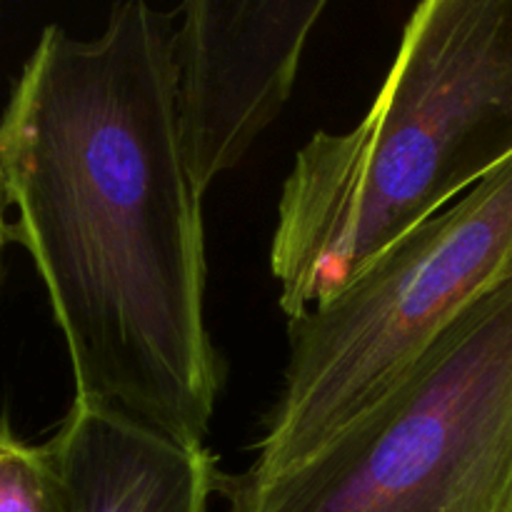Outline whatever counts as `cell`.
I'll return each instance as SVG.
<instances>
[{"instance_id": "obj_1", "label": "cell", "mask_w": 512, "mask_h": 512, "mask_svg": "<svg viewBox=\"0 0 512 512\" xmlns=\"http://www.w3.org/2000/svg\"><path fill=\"white\" fill-rule=\"evenodd\" d=\"M173 13L40 33L0 118L10 238L33 258L75 400L203 445L225 370L205 325L203 198L180 148Z\"/></svg>"}, {"instance_id": "obj_2", "label": "cell", "mask_w": 512, "mask_h": 512, "mask_svg": "<svg viewBox=\"0 0 512 512\" xmlns=\"http://www.w3.org/2000/svg\"><path fill=\"white\" fill-rule=\"evenodd\" d=\"M512 158V0H425L373 105L315 133L278 205L270 270L298 320Z\"/></svg>"}, {"instance_id": "obj_3", "label": "cell", "mask_w": 512, "mask_h": 512, "mask_svg": "<svg viewBox=\"0 0 512 512\" xmlns=\"http://www.w3.org/2000/svg\"><path fill=\"white\" fill-rule=\"evenodd\" d=\"M215 495L223 512H512V280L313 458L220 473Z\"/></svg>"}, {"instance_id": "obj_4", "label": "cell", "mask_w": 512, "mask_h": 512, "mask_svg": "<svg viewBox=\"0 0 512 512\" xmlns=\"http://www.w3.org/2000/svg\"><path fill=\"white\" fill-rule=\"evenodd\" d=\"M512 280V158L290 320L283 388L245 470L298 468L378 405L435 340Z\"/></svg>"}, {"instance_id": "obj_5", "label": "cell", "mask_w": 512, "mask_h": 512, "mask_svg": "<svg viewBox=\"0 0 512 512\" xmlns=\"http://www.w3.org/2000/svg\"><path fill=\"white\" fill-rule=\"evenodd\" d=\"M325 0H193L175 25V115L200 198L288 103Z\"/></svg>"}, {"instance_id": "obj_6", "label": "cell", "mask_w": 512, "mask_h": 512, "mask_svg": "<svg viewBox=\"0 0 512 512\" xmlns=\"http://www.w3.org/2000/svg\"><path fill=\"white\" fill-rule=\"evenodd\" d=\"M70 512H210L218 460L108 410L73 403L45 443Z\"/></svg>"}, {"instance_id": "obj_7", "label": "cell", "mask_w": 512, "mask_h": 512, "mask_svg": "<svg viewBox=\"0 0 512 512\" xmlns=\"http://www.w3.org/2000/svg\"><path fill=\"white\" fill-rule=\"evenodd\" d=\"M0 512H70L48 448L30 445L0 415Z\"/></svg>"}, {"instance_id": "obj_8", "label": "cell", "mask_w": 512, "mask_h": 512, "mask_svg": "<svg viewBox=\"0 0 512 512\" xmlns=\"http://www.w3.org/2000/svg\"><path fill=\"white\" fill-rule=\"evenodd\" d=\"M5 208H8V198H5L3 180H0V258H3V248L10 238V225L5 220Z\"/></svg>"}]
</instances>
